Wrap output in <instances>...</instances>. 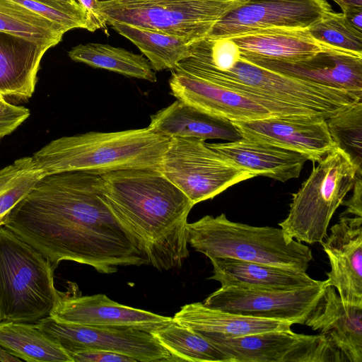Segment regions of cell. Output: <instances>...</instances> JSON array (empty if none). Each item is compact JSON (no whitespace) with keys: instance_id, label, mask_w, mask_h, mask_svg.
Segmentation results:
<instances>
[{"instance_id":"cell-21","label":"cell","mask_w":362,"mask_h":362,"mask_svg":"<svg viewBox=\"0 0 362 362\" xmlns=\"http://www.w3.org/2000/svg\"><path fill=\"white\" fill-rule=\"evenodd\" d=\"M231 38L241 54L281 61H298L317 54L344 49L321 42L308 28H269Z\"/></svg>"},{"instance_id":"cell-37","label":"cell","mask_w":362,"mask_h":362,"mask_svg":"<svg viewBox=\"0 0 362 362\" xmlns=\"http://www.w3.org/2000/svg\"><path fill=\"white\" fill-rule=\"evenodd\" d=\"M59 10L78 15H86V10L78 3L77 0H35ZM95 27V26H94ZM96 30V29H95Z\"/></svg>"},{"instance_id":"cell-32","label":"cell","mask_w":362,"mask_h":362,"mask_svg":"<svg viewBox=\"0 0 362 362\" xmlns=\"http://www.w3.org/2000/svg\"><path fill=\"white\" fill-rule=\"evenodd\" d=\"M326 122L337 146L349 156L356 169V175H362L361 101L327 119Z\"/></svg>"},{"instance_id":"cell-12","label":"cell","mask_w":362,"mask_h":362,"mask_svg":"<svg viewBox=\"0 0 362 362\" xmlns=\"http://www.w3.org/2000/svg\"><path fill=\"white\" fill-rule=\"evenodd\" d=\"M326 287L325 280L315 286L289 291L221 286L202 303L235 314L304 325Z\"/></svg>"},{"instance_id":"cell-41","label":"cell","mask_w":362,"mask_h":362,"mask_svg":"<svg viewBox=\"0 0 362 362\" xmlns=\"http://www.w3.org/2000/svg\"><path fill=\"white\" fill-rule=\"evenodd\" d=\"M4 216H0V226H3L4 223Z\"/></svg>"},{"instance_id":"cell-30","label":"cell","mask_w":362,"mask_h":362,"mask_svg":"<svg viewBox=\"0 0 362 362\" xmlns=\"http://www.w3.org/2000/svg\"><path fill=\"white\" fill-rule=\"evenodd\" d=\"M0 30L38 42L51 48L67 29L10 0H0Z\"/></svg>"},{"instance_id":"cell-31","label":"cell","mask_w":362,"mask_h":362,"mask_svg":"<svg viewBox=\"0 0 362 362\" xmlns=\"http://www.w3.org/2000/svg\"><path fill=\"white\" fill-rule=\"evenodd\" d=\"M44 175L32 156L0 168V216H5Z\"/></svg>"},{"instance_id":"cell-4","label":"cell","mask_w":362,"mask_h":362,"mask_svg":"<svg viewBox=\"0 0 362 362\" xmlns=\"http://www.w3.org/2000/svg\"><path fill=\"white\" fill-rule=\"evenodd\" d=\"M170 139L148 127L112 132H90L51 141L32 156L44 175L84 171L104 174L126 169L160 171Z\"/></svg>"},{"instance_id":"cell-13","label":"cell","mask_w":362,"mask_h":362,"mask_svg":"<svg viewBox=\"0 0 362 362\" xmlns=\"http://www.w3.org/2000/svg\"><path fill=\"white\" fill-rule=\"evenodd\" d=\"M327 0H245L214 26L210 37H233L269 28H310L333 13Z\"/></svg>"},{"instance_id":"cell-19","label":"cell","mask_w":362,"mask_h":362,"mask_svg":"<svg viewBox=\"0 0 362 362\" xmlns=\"http://www.w3.org/2000/svg\"><path fill=\"white\" fill-rule=\"evenodd\" d=\"M304 325L324 335L346 362H362V305L344 301L327 286Z\"/></svg>"},{"instance_id":"cell-3","label":"cell","mask_w":362,"mask_h":362,"mask_svg":"<svg viewBox=\"0 0 362 362\" xmlns=\"http://www.w3.org/2000/svg\"><path fill=\"white\" fill-rule=\"evenodd\" d=\"M176 68L187 71L245 96L272 116H313L327 119L362 98L346 90L289 76L255 64L240 57L228 71L215 68L197 55Z\"/></svg>"},{"instance_id":"cell-42","label":"cell","mask_w":362,"mask_h":362,"mask_svg":"<svg viewBox=\"0 0 362 362\" xmlns=\"http://www.w3.org/2000/svg\"><path fill=\"white\" fill-rule=\"evenodd\" d=\"M6 100L1 95H0V103H3L6 101Z\"/></svg>"},{"instance_id":"cell-29","label":"cell","mask_w":362,"mask_h":362,"mask_svg":"<svg viewBox=\"0 0 362 362\" xmlns=\"http://www.w3.org/2000/svg\"><path fill=\"white\" fill-rule=\"evenodd\" d=\"M151 334L168 351L174 362H233L206 339L174 320Z\"/></svg>"},{"instance_id":"cell-23","label":"cell","mask_w":362,"mask_h":362,"mask_svg":"<svg viewBox=\"0 0 362 362\" xmlns=\"http://www.w3.org/2000/svg\"><path fill=\"white\" fill-rule=\"evenodd\" d=\"M49 48L38 42L0 30V95L30 98L35 89L41 59Z\"/></svg>"},{"instance_id":"cell-15","label":"cell","mask_w":362,"mask_h":362,"mask_svg":"<svg viewBox=\"0 0 362 362\" xmlns=\"http://www.w3.org/2000/svg\"><path fill=\"white\" fill-rule=\"evenodd\" d=\"M51 315L78 325L136 329L150 333L173 321L170 317L119 304L105 294L81 296L69 291H59Z\"/></svg>"},{"instance_id":"cell-26","label":"cell","mask_w":362,"mask_h":362,"mask_svg":"<svg viewBox=\"0 0 362 362\" xmlns=\"http://www.w3.org/2000/svg\"><path fill=\"white\" fill-rule=\"evenodd\" d=\"M0 346L28 362H73L68 351L35 323L0 322Z\"/></svg>"},{"instance_id":"cell-2","label":"cell","mask_w":362,"mask_h":362,"mask_svg":"<svg viewBox=\"0 0 362 362\" xmlns=\"http://www.w3.org/2000/svg\"><path fill=\"white\" fill-rule=\"evenodd\" d=\"M103 199L139 242L147 264L180 267L189 256L187 196L160 171L126 169L101 174Z\"/></svg>"},{"instance_id":"cell-22","label":"cell","mask_w":362,"mask_h":362,"mask_svg":"<svg viewBox=\"0 0 362 362\" xmlns=\"http://www.w3.org/2000/svg\"><path fill=\"white\" fill-rule=\"evenodd\" d=\"M213 275L209 278L221 286L242 288L289 291L315 286L321 282L306 272L262 263L230 258L209 257Z\"/></svg>"},{"instance_id":"cell-40","label":"cell","mask_w":362,"mask_h":362,"mask_svg":"<svg viewBox=\"0 0 362 362\" xmlns=\"http://www.w3.org/2000/svg\"><path fill=\"white\" fill-rule=\"evenodd\" d=\"M21 360L9 354L6 350L0 346V361L2 362H17Z\"/></svg>"},{"instance_id":"cell-6","label":"cell","mask_w":362,"mask_h":362,"mask_svg":"<svg viewBox=\"0 0 362 362\" xmlns=\"http://www.w3.org/2000/svg\"><path fill=\"white\" fill-rule=\"evenodd\" d=\"M52 263L0 226V322L33 323L49 316L59 291Z\"/></svg>"},{"instance_id":"cell-7","label":"cell","mask_w":362,"mask_h":362,"mask_svg":"<svg viewBox=\"0 0 362 362\" xmlns=\"http://www.w3.org/2000/svg\"><path fill=\"white\" fill-rule=\"evenodd\" d=\"M356 175L349 156L336 146L293 194L288 214L279 223L284 234L298 242L320 244L332 216L352 189Z\"/></svg>"},{"instance_id":"cell-17","label":"cell","mask_w":362,"mask_h":362,"mask_svg":"<svg viewBox=\"0 0 362 362\" xmlns=\"http://www.w3.org/2000/svg\"><path fill=\"white\" fill-rule=\"evenodd\" d=\"M320 244L331 267L325 286L344 301L362 305V217L342 215Z\"/></svg>"},{"instance_id":"cell-5","label":"cell","mask_w":362,"mask_h":362,"mask_svg":"<svg viewBox=\"0 0 362 362\" xmlns=\"http://www.w3.org/2000/svg\"><path fill=\"white\" fill-rule=\"evenodd\" d=\"M188 244L209 257L230 258L306 272L313 259L308 246L282 229L233 222L224 214L187 224Z\"/></svg>"},{"instance_id":"cell-25","label":"cell","mask_w":362,"mask_h":362,"mask_svg":"<svg viewBox=\"0 0 362 362\" xmlns=\"http://www.w3.org/2000/svg\"><path fill=\"white\" fill-rule=\"evenodd\" d=\"M155 133L168 137H194L228 141L241 137L232 122L177 100L151 116L148 126Z\"/></svg>"},{"instance_id":"cell-14","label":"cell","mask_w":362,"mask_h":362,"mask_svg":"<svg viewBox=\"0 0 362 362\" xmlns=\"http://www.w3.org/2000/svg\"><path fill=\"white\" fill-rule=\"evenodd\" d=\"M242 138L269 143L319 162L337 145L326 119L313 116H289L231 121Z\"/></svg>"},{"instance_id":"cell-28","label":"cell","mask_w":362,"mask_h":362,"mask_svg":"<svg viewBox=\"0 0 362 362\" xmlns=\"http://www.w3.org/2000/svg\"><path fill=\"white\" fill-rule=\"evenodd\" d=\"M68 55L73 61L93 68L106 69L150 82L157 81L155 71L146 59L122 47L88 42L74 47Z\"/></svg>"},{"instance_id":"cell-39","label":"cell","mask_w":362,"mask_h":362,"mask_svg":"<svg viewBox=\"0 0 362 362\" xmlns=\"http://www.w3.org/2000/svg\"><path fill=\"white\" fill-rule=\"evenodd\" d=\"M338 4L341 11H344L351 8H361L362 0H332Z\"/></svg>"},{"instance_id":"cell-27","label":"cell","mask_w":362,"mask_h":362,"mask_svg":"<svg viewBox=\"0 0 362 362\" xmlns=\"http://www.w3.org/2000/svg\"><path fill=\"white\" fill-rule=\"evenodd\" d=\"M144 54L153 71L173 70L190 56L195 41L124 23H110Z\"/></svg>"},{"instance_id":"cell-16","label":"cell","mask_w":362,"mask_h":362,"mask_svg":"<svg viewBox=\"0 0 362 362\" xmlns=\"http://www.w3.org/2000/svg\"><path fill=\"white\" fill-rule=\"evenodd\" d=\"M240 57L264 68L362 98L361 54L342 49L321 52L293 62L241 54Z\"/></svg>"},{"instance_id":"cell-43","label":"cell","mask_w":362,"mask_h":362,"mask_svg":"<svg viewBox=\"0 0 362 362\" xmlns=\"http://www.w3.org/2000/svg\"><path fill=\"white\" fill-rule=\"evenodd\" d=\"M98 2H107V1H114V0H97Z\"/></svg>"},{"instance_id":"cell-34","label":"cell","mask_w":362,"mask_h":362,"mask_svg":"<svg viewBox=\"0 0 362 362\" xmlns=\"http://www.w3.org/2000/svg\"><path fill=\"white\" fill-rule=\"evenodd\" d=\"M69 354L73 362H136L128 356L106 351L86 349Z\"/></svg>"},{"instance_id":"cell-36","label":"cell","mask_w":362,"mask_h":362,"mask_svg":"<svg viewBox=\"0 0 362 362\" xmlns=\"http://www.w3.org/2000/svg\"><path fill=\"white\" fill-rule=\"evenodd\" d=\"M77 1L86 10L96 30L106 26L107 21L99 11V2L97 0H77Z\"/></svg>"},{"instance_id":"cell-9","label":"cell","mask_w":362,"mask_h":362,"mask_svg":"<svg viewBox=\"0 0 362 362\" xmlns=\"http://www.w3.org/2000/svg\"><path fill=\"white\" fill-rule=\"evenodd\" d=\"M160 172L193 206L256 177L226 160L209 148L205 140L194 137L171 138Z\"/></svg>"},{"instance_id":"cell-20","label":"cell","mask_w":362,"mask_h":362,"mask_svg":"<svg viewBox=\"0 0 362 362\" xmlns=\"http://www.w3.org/2000/svg\"><path fill=\"white\" fill-rule=\"evenodd\" d=\"M206 144L236 167L281 182L298 177L308 160L300 153L245 138Z\"/></svg>"},{"instance_id":"cell-33","label":"cell","mask_w":362,"mask_h":362,"mask_svg":"<svg viewBox=\"0 0 362 362\" xmlns=\"http://www.w3.org/2000/svg\"><path fill=\"white\" fill-rule=\"evenodd\" d=\"M308 30L321 42L362 54V32L351 25L343 13L334 12Z\"/></svg>"},{"instance_id":"cell-8","label":"cell","mask_w":362,"mask_h":362,"mask_svg":"<svg viewBox=\"0 0 362 362\" xmlns=\"http://www.w3.org/2000/svg\"><path fill=\"white\" fill-rule=\"evenodd\" d=\"M245 0H114L99 2L107 23H124L197 41Z\"/></svg>"},{"instance_id":"cell-11","label":"cell","mask_w":362,"mask_h":362,"mask_svg":"<svg viewBox=\"0 0 362 362\" xmlns=\"http://www.w3.org/2000/svg\"><path fill=\"white\" fill-rule=\"evenodd\" d=\"M233 362H344L322 334L274 331L233 338H205Z\"/></svg>"},{"instance_id":"cell-1","label":"cell","mask_w":362,"mask_h":362,"mask_svg":"<svg viewBox=\"0 0 362 362\" xmlns=\"http://www.w3.org/2000/svg\"><path fill=\"white\" fill-rule=\"evenodd\" d=\"M56 268L64 260L102 274L147 264L142 248L103 199L101 175H45L4 216L3 225Z\"/></svg>"},{"instance_id":"cell-18","label":"cell","mask_w":362,"mask_h":362,"mask_svg":"<svg viewBox=\"0 0 362 362\" xmlns=\"http://www.w3.org/2000/svg\"><path fill=\"white\" fill-rule=\"evenodd\" d=\"M169 79L171 94L188 105L230 121H247L272 116L250 99L208 79L175 68Z\"/></svg>"},{"instance_id":"cell-24","label":"cell","mask_w":362,"mask_h":362,"mask_svg":"<svg viewBox=\"0 0 362 362\" xmlns=\"http://www.w3.org/2000/svg\"><path fill=\"white\" fill-rule=\"evenodd\" d=\"M204 338H233L258 333L290 331L292 323L235 314L211 308L202 303L183 305L173 317Z\"/></svg>"},{"instance_id":"cell-38","label":"cell","mask_w":362,"mask_h":362,"mask_svg":"<svg viewBox=\"0 0 362 362\" xmlns=\"http://www.w3.org/2000/svg\"><path fill=\"white\" fill-rule=\"evenodd\" d=\"M342 13L351 25L362 32V8H351L342 11Z\"/></svg>"},{"instance_id":"cell-35","label":"cell","mask_w":362,"mask_h":362,"mask_svg":"<svg viewBox=\"0 0 362 362\" xmlns=\"http://www.w3.org/2000/svg\"><path fill=\"white\" fill-rule=\"evenodd\" d=\"M352 190L351 197L341 204L346 207L341 215L351 214L362 217V175H356Z\"/></svg>"},{"instance_id":"cell-10","label":"cell","mask_w":362,"mask_h":362,"mask_svg":"<svg viewBox=\"0 0 362 362\" xmlns=\"http://www.w3.org/2000/svg\"><path fill=\"white\" fill-rule=\"evenodd\" d=\"M69 352L100 350L128 356L141 362H174L150 332L129 328L93 327L66 322L51 315L35 322Z\"/></svg>"}]
</instances>
